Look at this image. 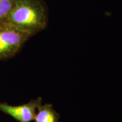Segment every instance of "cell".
I'll use <instances>...</instances> for the list:
<instances>
[{
	"instance_id": "obj_2",
	"label": "cell",
	"mask_w": 122,
	"mask_h": 122,
	"mask_svg": "<svg viewBox=\"0 0 122 122\" xmlns=\"http://www.w3.org/2000/svg\"><path fill=\"white\" fill-rule=\"evenodd\" d=\"M32 35L3 22L0 23V59L16 54Z\"/></svg>"
},
{
	"instance_id": "obj_4",
	"label": "cell",
	"mask_w": 122,
	"mask_h": 122,
	"mask_svg": "<svg viewBox=\"0 0 122 122\" xmlns=\"http://www.w3.org/2000/svg\"><path fill=\"white\" fill-rule=\"evenodd\" d=\"M60 115L53 109L51 104L41 105L35 117V122H58Z\"/></svg>"
},
{
	"instance_id": "obj_1",
	"label": "cell",
	"mask_w": 122,
	"mask_h": 122,
	"mask_svg": "<svg viewBox=\"0 0 122 122\" xmlns=\"http://www.w3.org/2000/svg\"><path fill=\"white\" fill-rule=\"evenodd\" d=\"M48 20L46 6L42 0H15L4 22L33 36L46 28Z\"/></svg>"
},
{
	"instance_id": "obj_5",
	"label": "cell",
	"mask_w": 122,
	"mask_h": 122,
	"mask_svg": "<svg viewBox=\"0 0 122 122\" xmlns=\"http://www.w3.org/2000/svg\"><path fill=\"white\" fill-rule=\"evenodd\" d=\"M15 0H0V23L5 21L15 4Z\"/></svg>"
},
{
	"instance_id": "obj_3",
	"label": "cell",
	"mask_w": 122,
	"mask_h": 122,
	"mask_svg": "<svg viewBox=\"0 0 122 122\" xmlns=\"http://www.w3.org/2000/svg\"><path fill=\"white\" fill-rule=\"evenodd\" d=\"M41 103L42 98L40 97L19 106H11L0 102V111L8 114L19 122H30L34 120L36 110Z\"/></svg>"
}]
</instances>
